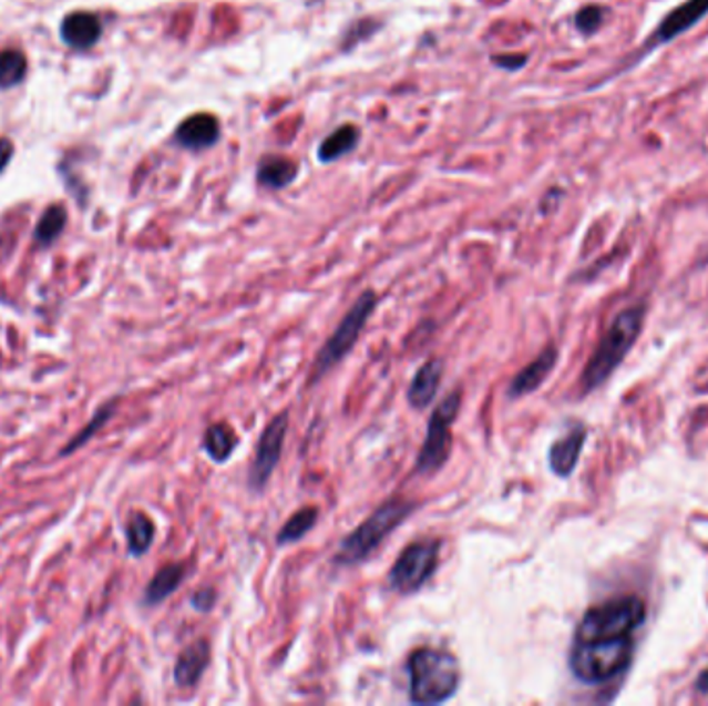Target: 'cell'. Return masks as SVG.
<instances>
[{
  "instance_id": "1",
  "label": "cell",
  "mask_w": 708,
  "mask_h": 706,
  "mask_svg": "<svg viewBox=\"0 0 708 706\" xmlns=\"http://www.w3.org/2000/svg\"><path fill=\"white\" fill-rule=\"evenodd\" d=\"M410 679V703L441 705L448 703L460 686V663L443 648L423 646L410 653L407 661Z\"/></svg>"
},
{
  "instance_id": "2",
  "label": "cell",
  "mask_w": 708,
  "mask_h": 706,
  "mask_svg": "<svg viewBox=\"0 0 708 706\" xmlns=\"http://www.w3.org/2000/svg\"><path fill=\"white\" fill-rule=\"evenodd\" d=\"M643 319H645L643 307L626 309L615 317L614 324L609 326V330L605 331L595 355L591 357V361L584 369V392H593L601 383H605L615 369L622 365L629 348L640 336Z\"/></svg>"
},
{
  "instance_id": "3",
  "label": "cell",
  "mask_w": 708,
  "mask_h": 706,
  "mask_svg": "<svg viewBox=\"0 0 708 706\" xmlns=\"http://www.w3.org/2000/svg\"><path fill=\"white\" fill-rule=\"evenodd\" d=\"M412 512H414V503L404 498L381 503L369 519L362 520L361 526H357L352 533L345 536V541L336 551L334 562L338 565L361 564L378 550L386 536H390L404 520L409 519Z\"/></svg>"
},
{
  "instance_id": "4",
  "label": "cell",
  "mask_w": 708,
  "mask_h": 706,
  "mask_svg": "<svg viewBox=\"0 0 708 706\" xmlns=\"http://www.w3.org/2000/svg\"><path fill=\"white\" fill-rule=\"evenodd\" d=\"M646 607L638 596H622L584 613L574 643H595L632 636L645 624Z\"/></svg>"
},
{
  "instance_id": "5",
  "label": "cell",
  "mask_w": 708,
  "mask_h": 706,
  "mask_svg": "<svg viewBox=\"0 0 708 706\" xmlns=\"http://www.w3.org/2000/svg\"><path fill=\"white\" fill-rule=\"evenodd\" d=\"M634 657L632 636L595 643H574L570 669L583 684H605L628 669Z\"/></svg>"
},
{
  "instance_id": "6",
  "label": "cell",
  "mask_w": 708,
  "mask_h": 706,
  "mask_svg": "<svg viewBox=\"0 0 708 706\" xmlns=\"http://www.w3.org/2000/svg\"><path fill=\"white\" fill-rule=\"evenodd\" d=\"M376 307H378V295L373 290H365L361 297L357 298V303L342 317V321L338 324V328L328 338V342L317 352L311 377H309L311 386L317 383L328 371H331L355 348L359 336L365 330L367 319L373 315Z\"/></svg>"
},
{
  "instance_id": "7",
  "label": "cell",
  "mask_w": 708,
  "mask_h": 706,
  "mask_svg": "<svg viewBox=\"0 0 708 706\" xmlns=\"http://www.w3.org/2000/svg\"><path fill=\"white\" fill-rule=\"evenodd\" d=\"M462 405V392L445 396L440 402V407L433 410L429 424H427V438L423 448L417 456L414 472L417 474H431L440 471L441 467L448 462L452 452V424L456 421L458 412Z\"/></svg>"
},
{
  "instance_id": "8",
  "label": "cell",
  "mask_w": 708,
  "mask_h": 706,
  "mask_svg": "<svg viewBox=\"0 0 708 706\" xmlns=\"http://www.w3.org/2000/svg\"><path fill=\"white\" fill-rule=\"evenodd\" d=\"M441 541L423 539L407 545L393 562L388 581L396 593L412 595L433 579L440 565Z\"/></svg>"
},
{
  "instance_id": "9",
  "label": "cell",
  "mask_w": 708,
  "mask_h": 706,
  "mask_svg": "<svg viewBox=\"0 0 708 706\" xmlns=\"http://www.w3.org/2000/svg\"><path fill=\"white\" fill-rule=\"evenodd\" d=\"M288 421H290V415L284 410L269 421L266 431L261 433L252 469H249V487L253 491H261L268 485L271 474L276 471L283 456L284 440L288 433Z\"/></svg>"
},
{
  "instance_id": "10",
  "label": "cell",
  "mask_w": 708,
  "mask_h": 706,
  "mask_svg": "<svg viewBox=\"0 0 708 706\" xmlns=\"http://www.w3.org/2000/svg\"><path fill=\"white\" fill-rule=\"evenodd\" d=\"M708 13V0H686L676 11L663 19L661 25L653 32L650 40L646 42V50L667 44L671 40L679 38L681 33L688 32L702 17Z\"/></svg>"
},
{
  "instance_id": "11",
  "label": "cell",
  "mask_w": 708,
  "mask_h": 706,
  "mask_svg": "<svg viewBox=\"0 0 708 706\" xmlns=\"http://www.w3.org/2000/svg\"><path fill=\"white\" fill-rule=\"evenodd\" d=\"M209 657H212V646L205 638H199L187 648H183L174 663V684L178 688H195L204 677L205 669L209 665Z\"/></svg>"
},
{
  "instance_id": "12",
  "label": "cell",
  "mask_w": 708,
  "mask_h": 706,
  "mask_svg": "<svg viewBox=\"0 0 708 706\" xmlns=\"http://www.w3.org/2000/svg\"><path fill=\"white\" fill-rule=\"evenodd\" d=\"M555 362H557V348L547 346L536 357L535 361L529 362L522 371L516 374V377L510 383V388H507V396L510 398H522V396H529V393L538 390L543 386V381L550 377Z\"/></svg>"
},
{
  "instance_id": "13",
  "label": "cell",
  "mask_w": 708,
  "mask_h": 706,
  "mask_svg": "<svg viewBox=\"0 0 708 706\" xmlns=\"http://www.w3.org/2000/svg\"><path fill=\"white\" fill-rule=\"evenodd\" d=\"M220 140V123L214 114H193L176 129V142L187 150H205Z\"/></svg>"
},
{
  "instance_id": "14",
  "label": "cell",
  "mask_w": 708,
  "mask_h": 706,
  "mask_svg": "<svg viewBox=\"0 0 708 706\" xmlns=\"http://www.w3.org/2000/svg\"><path fill=\"white\" fill-rule=\"evenodd\" d=\"M441 376H443V362L440 359H431L417 369L407 393V400L412 409H427L435 400L440 390Z\"/></svg>"
},
{
  "instance_id": "15",
  "label": "cell",
  "mask_w": 708,
  "mask_h": 706,
  "mask_svg": "<svg viewBox=\"0 0 708 706\" xmlns=\"http://www.w3.org/2000/svg\"><path fill=\"white\" fill-rule=\"evenodd\" d=\"M584 441H586L584 427H574L572 431H567L564 438L555 441L550 450L551 471L555 472L557 477H570L578 467Z\"/></svg>"
},
{
  "instance_id": "16",
  "label": "cell",
  "mask_w": 708,
  "mask_h": 706,
  "mask_svg": "<svg viewBox=\"0 0 708 706\" xmlns=\"http://www.w3.org/2000/svg\"><path fill=\"white\" fill-rule=\"evenodd\" d=\"M102 25L100 19L92 13H71L61 25V35L69 47L90 48L100 40Z\"/></svg>"
},
{
  "instance_id": "17",
  "label": "cell",
  "mask_w": 708,
  "mask_h": 706,
  "mask_svg": "<svg viewBox=\"0 0 708 706\" xmlns=\"http://www.w3.org/2000/svg\"><path fill=\"white\" fill-rule=\"evenodd\" d=\"M183 581H185V565L168 564L160 567L156 576L145 586L143 603L150 605V607L160 605L162 601H166L168 596L173 595L174 591L183 584Z\"/></svg>"
},
{
  "instance_id": "18",
  "label": "cell",
  "mask_w": 708,
  "mask_h": 706,
  "mask_svg": "<svg viewBox=\"0 0 708 706\" xmlns=\"http://www.w3.org/2000/svg\"><path fill=\"white\" fill-rule=\"evenodd\" d=\"M297 162H293L290 157L268 156L261 160L257 178L264 187L284 188L297 178Z\"/></svg>"
},
{
  "instance_id": "19",
  "label": "cell",
  "mask_w": 708,
  "mask_h": 706,
  "mask_svg": "<svg viewBox=\"0 0 708 706\" xmlns=\"http://www.w3.org/2000/svg\"><path fill=\"white\" fill-rule=\"evenodd\" d=\"M156 536V524L143 512H133L126 522V545L133 557H142L143 553L152 550Z\"/></svg>"
},
{
  "instance_id": "20",
  "label": "cell",
  "mask_w": 708,
  "mask_h": 706,
  "mask_svg": "<svg viewBox=\"0 0 708 706\" xmlns=\"http://www.w3.org/2000/svg\"><path fill=\"white\" fill-rule=\"evenodd\" d=\"M238 438L230 424L214 423L207 427L204 436V450L214 462H226L235 454Z\"/></svg>"
},
{
  "instance_id": "21",
  "label": "cell",
  "mask_w": 708,
  "mask_h": 706,
  "mask_svg": "<svg viewBox=\"0 0 708 706\" xmlns=\"http://www.w3.org/2000/svg\"><path fill=\"white\" fill-rule=\"evenodd\" d=\"M357 143H359V129L352 125L340 126L319 145V160L334 162L338 157L347 156Z\"/></svg>"
},
{
  "instance_id": "22",
  "label": "cell",
  "mask_w": 708,
  "mask_h": 706,
  "mask_svg": "<svg viewBox=\"0 0 708 706\" xmlns=\"http://www.w3.org/2000/svg\"><path fill=\"white\" fill-rule=\"evenodd\" d=\"M319 519V510L315 505L300 508L299 512H295L290 519L286 520L280 533H278V545L286 543H297L305 534L309 533L317 524Z\"/></svg>"
},
{
  "instance_id": "23",
  "label": "cell",
  "mask_w": 708,
  "mask_h": 706,
  "mask_svg": "<svg viewBox=\"0 0 708 706\" xmlns=\"http://www.w3.org/2000/svg\"><path fill=\"white\" fill-rule=\"evenodd\" d=\"M28 61L19 50H4L0 52V88H13L21 79L25 78Z\"/></svg>"
},
{
  "instance_id": "24",
  "label": "cell",
  "mask_w": 708,
  "mask_h": 706,
  "mask_svg": "<svg viewBox=\"0 0 708 706\" xmlns=\"http://www.w3.org/2000/svg\"><path fill=\"white\" fill-rule=\"evenodd\" d=\"M114 410H116V400H112L109 405H104L102 409H98L94 417H92V421L85 424L81 431H79L78 436L73 438V440L69 441V446L61 450V456L73 454L78 448H81L83 443H88V440L94 436L98 429H102L104 423L111 419L112 415H114Z\"/></svg>"
},
{
  "instance_id": "25",
  "label": "cell",
  "mask_w": 708,
  "mask_h": 706,
  "mask_svg": "<svg viewBox=\"0 0 708 706\" xmlns=\"http://www.w3.org/2000/svg\"><path fill=\"white\" fill-rule=\"evenodd\" d=\"M64 222H66V214H64L63 207L61 205H52L47 214L42 216V221L38 222L35 241L42 243V245H50L57 236L63 233Z\"/></svg>"
},
{
  "instance_id": "26",
  "label": "cell",
  "mask_w": 708,
  "mask_h": 706,
  "mask_svg": "<svg viewBox=\"0 0 708 706\" xmlns=\"http://www.w3.org/2000/svg\"><path fill=\"white\" fill-rule=\"evenodd\" d=\"M603 21V9L601 7H586L576 17V28L583 33H593Z\"/></svg>"
},
{
  "instance_id": "27",
  "label": "cell",
  "mask_w": 708,
  "mask_h": 706,
  "mask_svg": "<svg viewBox=\"0 0 708 706\" xmlns=\"http://www.w3.org/2000/svg\"><path fill=\"white\" fill-rule=\"evenodd\" d=\"M216 601H218V593L214 589H199V591H195L191 595V605H193L195 612H212Z\"/></svg>"
},
{
  "instance_id": "28",
  "label": "cell",
  "mask_w": 708,
  "mask_h": 706,
  "mask_svg": "<svg viewBox=\"0 0 708 706\" xmlns=\"http://www.w3.org/2000/svg\"><path fill=\"white\" fill-rule=\"evenodd\" d=\"M13 156V145L9 140H0V173L4 171V166L9 164V160Z\"/></svg>"
},
{
  "instance_id": "29",
  "label": "cell",
  "mask_w": 708,
  "mask_h": 706,
  "mask_svg": "<svg viewBox=\"0 0 708 706\" xmlns=\"http://www.w3.org/2000/svg\"><path fill=\"white\" fill-rule=\"evenodd\" d=\"M495 63L502 64L510 71H516L522 64L526 63V57H502V59H495Z\"/></svg>"
},
{
  "instance_id": "30",
  "label": "cell",
  "mask_w": 708,
  "mask_h": 706,
  "mask_svg": "<svg viewBox=\"0 0 708 706\" xmlns=\"http://www.w3.org/2000/svg\"><path fill=\"white\" fill-rule=\"evenodd\" d=\"M696 690L702 692V694H708V669L705 674L698 677V682H696Z\"/></svg>"
}]
</instances>
